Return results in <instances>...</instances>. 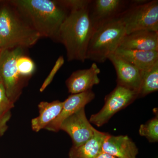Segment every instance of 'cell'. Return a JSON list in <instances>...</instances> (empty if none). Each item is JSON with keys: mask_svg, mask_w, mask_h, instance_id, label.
<instances>
[{"mask_svg": "<svg viewBox=\"0 0 158 158\" xmlns=\"http://www.w3.org/2000/svg\"><path fill=\"white\" fill-rule=\"evenodd\" d=\"M97 158H117L106 153L102 152Z\"/></svg>", "mask_w": 158, "mask_h": 158, "instance_id": "obj_24", "label": "cell"}, {"mask_svg": "<svg viewBox=\"0 0 158 158\" xmlns=\"http://www.w3.org/2000/svg\"><path fill=\"white\" fill-rule=\"evenodd\" d=\"M1 51H2V48H1V43H0V53H1Z\"/></svg>", "mask_w": 158, "mask_h": 158, "instance_id": "obj_25", "label": "cell"}, {"mask_svg": "<svg viewBox=\"0 0 158 158\" xmlns=\"http://www.w3.org/2000/svg\"><path fill=\"white\" fill-rule=\"evenodd\" d=\"M94 98L95 94L91 90L71 94L63 102V107L59 116L45 129L51 131H59L62 122L77 111L85 107V106L93 100Z\"/></svg>", "mask_w": 158, "mask_h": 158, "instance_id": "obj_11", "label": "cell"}, {"mask_svg": "<svg viewBox=\"0 0 158 158\" xmlns=\"http://www.w3.org/2000/svg\"><path fill=\"white\" fill-rule=\"evenodd\" d=\"M118 18L126 34L140 30L158 32V1H132Z\"/></svg>", "mask_w": 158, "mask_h": 158, "instance_id": "obj_5", "label": "cell"}, {"mask_svg": "<svg viewBox=\"0 0 158 158\" xmlns=\"http://www.w3.org/2000/svg\"><path fill=\"white\" fill-rule=\"evenodd\" d=\"M109 135L95 130L90 140L80 146L72 147L69 154V158H97L102 152L103 144Z\"/></svg>", "mask_w": 158, "mask_h": 158, "instance_id": "obj_16", "label": "cell"}, {"mask_svg": "<svg viewBox=\"0 0 158 158\" xmlns=\"http://www.w3.org/2000/svg\"><path fill=\"white\" fill-rule=\"evenodd\" d=\"M118 48L158 52V32L140 30L126 34Z\"/></svg>", "mask_w": 158, "mask_h": 158, "instance_id": "obj_14", "label": "cell"}, {"mask_svg": "<svg viewBox=\"0 0 158 158\" xmlns=\"http://www.w3.org/2000/svg\"><path fill=\"white\" fill-rule=\"evenodd\" d=\"M16 64L20 75L25 78L31 76L35 71V65L34 62L24 53L18 58Z\"/></svg>", "mask_w": 158, "mask_h": 158, "instance_id": "obj_20", "label": "cell"}, {"mask_svg": "<svg viewBox=\"0 0 158 158\" xmlns=\"http://www.w3.org/2000/svg\"><path fill=\"white\" fill-rule=\"evenodd\" d=\"M64 62H65V60H64V58L62 56H60L56 61V63H55L54 67H53L51 71L48 76L46 78L45 81H44L43 84L41 86V88L40 89V92H42L44 91L47 87L51 84V82L53 80L54 77L58 72L59 69L64 64Z\"/></svg>", "mask_w": 158, "mask_h": 158, "instance_id": "obj_22", "label": "cell"}, {"mask_svg": "<svg viewBox=\"0 0 158 158\" xmlns=\"http://www.w3.org/2000/svg\"><path fill=\"white\" fill-rule=\"evenodd\" d=\"M21 48L2 50L0 53V79L6 94L15 102L22 92L26 79L20 75L17 67L18 58L24 53Z\"/></svg>", "mask_w": 158, "mask_h": 158, "instance_id": "obj_6", "label": "cell"}, {"mask_svg": "<svg viewBox=\"0 0 158 158\" xmlns=\"http://www.w3.org/2000/svg\"><path fill=\"white\" fill-rule=\"evenodd\" d=\"M137 98L138 92L117 85L105 97V104L102 108L96 114L91 115L89 121L100 127L107 123L116 113L127 107Z\"/></svg>", "mask_w": 158, "mask_h": 158, "instance_id": "obj_7", "label": "cell"}, {"mask_svg": "<svg viewBox=\"0 0 158 158\" xmlns=\"http://www.w3.org/2000/svg\"><path fill=\"white\" fill-rule=\"evenodd\" d=\"M115 54L135 66L141 72L158 62L157 51H145L118 48Z\"/></svg>", "mask_w": 158, "mask_h": 158, "instance_id": "obj_15", "label": "cell"}, {"mask_svg": "<svg viewBox=\"0 0 158 158\" xmlns=\"http://www.w3.org/2000/svg\"><path fill=\"white\" fill-rule=\"evenodd\" d=\"M90 0H71L69 13L61 26L58 42L65 46L68 61L84 62L88 44L94 31L88 15Z\"/></svg>", "mask_w": 158, "mask_h": 158, "instance_id": "obj_1", "label": "cell"}, {"mask_svg": "<svg viewBox=\"0 0 158 158\" xmlns=\"http://www.w3.org/2000/svg\"><path fill=\"white\" fill-rule=\"evenodd\" d=\"M11 113L0 116V136L3 135L7 129V123L11 117Z\"/></svg>", "mask_w": 158, "mask_h": 158, "instance_id": "obj_23", "label": "cell"}, {"mask_svg": "<svg viewBox=\"0 0 158 158\" xmlns=\"http://www.w3.org/2000/svg\"><path fill=\"white\" fill-rule=\"evenodd\" d=\"M108 59L112 62L116 70L117 85L123 86L138 93L141 84L140 70L116 54L110 55Z\"/></svg>", "mask_w": 158, "mask_h": 158, "instance_id": "obj_10", "label": "cell"}, {"mask_svg": "<svg viewBox=\"0 0 158 158\" xmlns=\"http://www.w3.org/2000/svg\"><path fill=\"white\" fill-rule=\"evenodd\" d=\"M41 37L58 42L61 26L69 13L59 1H10Z\"/></svg>", "mask_w": 158, "mask_h": 158, "instance_id": "obj_2", "label": "cell"}, {"mask_svg": "<svg viewBox=\"0 0 158 158\" xmlns=\"http://www.w3.org/2000/svg\"><path fill=\"white\" fill-rule=\"evenodd\" d=\"M102 152L117 158H136L138 149L127 135H111L105 139Z\"/></svg>", "mask_w": 158, "mask_h": 158, "instance_id": "obj_13", "label": "cell"}, {"mask_svg": "<svg viewBox=\"0 0 158 158\" xmlns=\"http://www.w3.org/2000/svg\"><path fill=\"white\" fill-rule=\"evenodd\" d=\"M131 3L126 0H90L88 15L94 29L118 18Z\"/></svg>", "mask_w": 158, "mask_h": 158, "instance_id": "obj_8", "label": "cell"}, {"mask_svg": "<svg viewBox=\"0 0 158 158\" xmlns=\"http://www.w3.org/2000/svg\"><path fill=\"white\" fill-rule=\"evenodd\" d=\"M85 107L82 108L62 122L60 130L67 133L75 147L80 146L93 137L96 129L86 116Z\"/></svg>", "mask_w": 158, "mask_h": 158, "instance_id": "obj_9", "label": "cell"}, {"mask_svg": "<svg viewBox=\"0 0 158 158\" xmlns=\"http://www.w3.org/2000/svg\"><path fill=\"white\" fill-rule=\"evenodd\" d=\"M100 72L95 62L89 68L74 72L65 82L69 92L76 94L91 90L100 83L98 75Z\"/></svg>", "mask_w": 158, "mask_h": 158, "instance_id": "obj_12", "label": "cell"}, {"mask_svg": "<svg viewBox=\"0 0 158 158\" xmlns=\"http://www.w3.org/2000/svg\"><path fill=\"white\" fill-rule=\"evenodd\" d=\"M41 37L11 2L0 8V43L2 50L31 47Z\"/></svg>", "mask_w": 158, "mask_h": 158, "instance_id": "obj_3", "label": "cell"}, {"mask_svg": "<svg viewBox=\"0 0 158 158\" xmlns=\"http://www.w3.org/2000/svg\"><path fill=\"white\" fill-rule=\"evenodd\" d=\"M1 82H2V81H1V79H0V83H1Z\"/></svg>", "mask_w": 158, "mask_h": 158, "instance_id": "obj_26", "label": "cell"}, {"mask_svg": "<svg viewBox=\"0 0 158 158\" xmlns=\"http://www.w3.org/2000/svg\"><path fill=\"white\" fill-rule=\"evenodd\" d=\"M64 102L59 100L48 102H42L38 105L39 116L32 119L31 126L33 131L38 132L45 129L61 113Z\"/></svg>", "mask_w": 158, "mask_h": 158, "instance_id": "obj_17", "label": "cell"}, {"mask_svg": "<svg viewBox=\"0 0 158 158\" xmlns=\"http://www.w3.org/2000/svg\"><path fill=\"white\" fill-rule=\"evenodd\" d=\"M141 84L138 98L144 97L158 90V62L141 72Z\"/></svg>", "mask_w": 158, "mask_h": 158, "instance_id": "obj_18", "label": "cell"}, {"mask_svg": "<svg viewBox=\"0 0 158 158\" xmlns=\"http://www.w3.org/2000/svg\"><path fill=\"white\" fill-rule=\"evenodd\" d=\"M140 135L147 138L150 143L158 141V117L157 116L150 119L145 124H141L139 128Z\"/></svg>", "mask_w": 158, "mask_h": 158, "instance_id": "obj_19", "label": "cell"}, {"mask_svg": "<svg viewBox=\"0 0 158 158\" xmlns=\"http://www.w3.org/2000/svg\"><path fill=\"white\" fill-rule=\"evenodd\" d=\"M126 35L118 18L105 23L94 29L88 44L86 59L103 63L119 48Z\"/></svg>", "mask_w": 158, "mask_h": 158, "instance_id": "obj_4", "label": "cell"}, {"mask_svg": "<svg viewBox=\"0 0 158 158\" xmlns=\"http://www.w3.org/2000/svg\"><path fill=\"white\" fill-rule=\"evenodd\" d=\"M7 97L6 90L2 82L0 83V116L10 114V110L14 106Z\"/></svg>", "mask_w": 158, "mask_h": 158, "instance_id": "obj_21", "label": "cell"}]
</instances>
